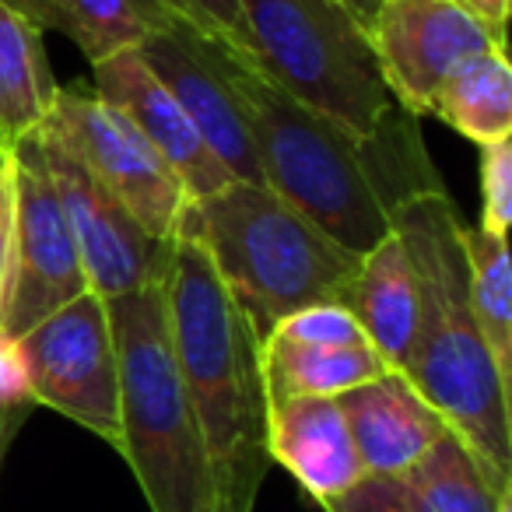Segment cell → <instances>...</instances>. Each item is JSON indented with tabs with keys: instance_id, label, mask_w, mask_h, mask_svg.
Returning <instances> with one entry per match:
<instances>
[{
	"instance_id": "obj_18",
	"label": "cell",
	"mask_w": 512,
	"mask_h": 512,
	"mask_svg": "<svg viewBox=\"0 0 512 512\" xmlns=\"http://www.w3.org/2000/svg\"><path fill=\"white\" fill-rule=\"evenodd\" d=\"M390 365L372 344L348 348H313L285 337L260 341V372H264L267 400L288 397H341L369 379L383 376Z\"/></svg>"
},
{
	"instance_id": "obj_29",
	"label": "cell",
	"mask_w": 512,
	"mask_h": 512,
	"mask_svg": "<svg viewBox=\"0 0 512 512\" xmlns=\"http://www.w3.org/2000/svg\"><path fill=\"white\" fill-rule=\"evenodd\" d=\"M467 4L474 15H481L491 29H502L505 32V18H509V0H460Z\"/></svg>"
},
{
	"instance_id": "obj_19",
	"label": "cell",
	"mask_w": 512,
	"mask_h": 512,
	"mask_svg": "<svg viewBox=\"0 0 512 512\" xmlns=\"http://www.w3.org/2000/svg\"><path fill=\"white\" fill-rule=\"evenodd\" d=\"M428 116L453 127L477 148L512 137V67L505 46L467 60L439 88Z\"/></svg>"
},
{
	"instance_id": "obj_4",
	"label": "cell",
	"mask_w": 512,
	"mask_h": 512,
	"mask_svg": "<svg viewBox=\"0 0 512 512\" xmlns=\"http://www.w3.org/2000/svg\"><path fill=\"white\" fill-rule=\"evenodd\" d=\"M176 235L211 256L260 341L295 309L344 302L362 260L260 183H228L204 200H186Z\"/></svg>"
},
{
	"instance_id": "obj_10",
	"label": "cell",
	"mask_w": 512,
	"mask_h": 512,
	"mask_svg": "<svg viewBox=\"0 0 512 512\" xmlns=\"http://www.w3.org/2000/svg\"><path fill=\"white\" fill-rule=\"evenodd\" d=\"M369 39L393 99L414 116H428L439 88L467 60L505 46L460 0H383L369 22Z\"/></svg>"
},
{
	"instance_id": "obj_5",
	"label": "cell",
	"mask_w": 512,
	"mask_h": 512,
	"mask_svg": "<svg viewBox=\"0 0 512 512\" xmlns=\"http://www.w3.org/2000/svg\"><path fill=\"white\" fill-rule=\"evenodd\" d=\"M120 365V453L151 512H218L204 435L186 400L162 281L106 299Z\"/></svg>"
},
{
	"instance_id": "obj_12",
	"label": "cell",
	"mask_w": 512,
	"mask_h": 512,
	"mask_svg": "<svg viewBox=\"0 0 512 512\" xmlns=\"http://www.w3.org/2000/svg\"><path fill=\"white\" fill-rule=\"evenodd\" d=\"M92 71H95V95L120 109L148 137L151 148L179 176L186 197L204 200L211 193L225 190L228 183H235L225 165L214 158V151L207 148L200 130L190 123V116L183 113V106L151 74V67L144 64L137 46L113 53L109 60L95 64Z\"/></svg>"
},
{
	"instance_id": "obj_27",
	"label": "cell",
	"mask_w": 512,
	"mask_h": 512,
	"mask_svg": "<svg viewBox=\"0 0 512 512\" xmlns=\"http://www.w3.org/2000/svg\"><path fill=\"white\" fill-rule=\"evenodd\" d=\"M36 404L32 397V379L29 362H25L22 341L11 337L8 330H0V425L22 407Z\"/></svg>"
},
{
	"instance_id": "obj_16",
	"label": "cell",
	"mask_w": 512,
	"mask_h": 512,
	"mask_svg": "<svg viewBox=\"0 0 512 512\" xmlns=\"http://www.w3.org/2000/svg\"><path fill=\"white\" fill-rule=\"evenodd\" d=\"M344 306L351 309L365 341L383 355V362L397 372L404 369L418 330V281L397 228L358 260L344 292Z\"/></svg>"
},
{
	"instance_id": "obj_13",
	"label": "cell",
	"mask_w": 512,
	"mask_h": 512,
	"mask_svg": "<svg viewBox=\"0 0 512 512\" xmlns=\"http://www.w3.org/2000/svg\"><path fill=\"white\" fill-rule=\"evenodd\" d=\"M137 50H141L144 64L151 67V74L183 106V113L200 130L214 158L228 169V176L235 183L264 186L242 106L228 88V81L214 71L211 60L186 36H169V32H151L137 43Z\"/></svg>"
},
{
	"instance_id": "obj_31",
	"label": "cell",
	"mask_w": 512,
	"mask_h": 512,
	"mask_svg": "<svg viewBox=\"0 0 512 512\" xmlns=\"http://www.w3.org/2000/svg\"><path fill=\"white\" fill-rule=\"evenodd\" d=\"M498 512H512V488L505 491L502 498H498Z\"/></svg>"
},
{
	"instance_id": "obj_22",
	"label": "cell",
	"mask_w": 512,
	"mask_h": 512,
	"mask_svg": "<svg viewBox=\"0 0 512 512\" xmlns=\"http://www.w3.org/2000/svg\"><path fill=\"white\" fill-rule=\"evenodd\" d=\"M8 4L22 11L36 29H53L74 39L92 67L137 46L151 32L134 0H8Z\"/></svg>"
},
{
	"instance_id": "obj_8",
	"label": "cell",
	"mask_w": 512,
	"mask_h": 512,
	"mask_svg": "<svg viewBox=\"0 0 512 512\" xmlns=\"http://www.w3.org/2000/svg\"><path fill=\"white\" fill-rule=\"evenodd\" d=\"M50 130L137 221L148 235L169 242L186 207V190L151 141L99 95L64 92L43 120Z\"/></svg>"
},
{
	"instance_id": "obj_23",
	"label": "cell",
	"mask_w": 512,
	"mask_h": 512,
	"mask_svg": "<svg viewBox=\"0 0 512 512\" xmlns=\"http://www.w3.org/2000/svg\"><path fill=\"white\" fill-rule=\"evenodd\" d=\"M162 29L169 36H190L200 43L225 46L242 57H253L246 18L239 0H155Z\"/></svg>"
},
{
	"instance_id": "obj_32",
	"label": "cell",
	"mask_w": 512,
	"mask_h": 512,
	"mask_svg": "<svg viewBox=\"0 0 512 512\" xmlns=\"http://www.w3.org/2000/svg\"><path fill=\"white\" fill-rule=\"evenodd\" d=\"M0 439H4V435H0Z\"/></svg>"
},
{
	"instance_id": "obj_30",
	"label": "cell",
	"mask_w": 512,
	"mask_h": 512,
	"mask_svg": "<svg viewBox=\"0 0 512 512\" xmlns=\"http://www.w3.org/2000/svg\"><path fill=\"white\" fill-rule=\"evenodd\" d=\"M341 4L351 11V15L358 18V22L365 25V29H369L372 15H376V8H379V4H383V0H341Z\"/></svg>"
},
{
	"instance_id": "obj_1",
	"label": "cell",
	"mask_w": 512,
	"mask_h": 512,
	"mask_svg": "<svg viewBox=\"0 0 512 512\" xmlns=\"http://www.w3.org/2000/svg\"><path fill=\"white\" fill-rule=\"evenodd\" d=\"M190 39V36H186ZM228 81L253 137L267 190L302 211L316 228L365 256L393 232V214L428 193H446L425 155L418 116L397 106L362 141L341 123L281 92L253 57L190 39Z\"/></svg>"
},
{
	"instance_id": "obj_11",
	"label": "cell",
	"mask_w": 512,
	"mask_h": 512,
	"mask_svg": "<svg viewBox=\"0 0 512 512\" xmlns=\"http://www.w3.org/2000/svg\"><path fill=\"white\" fill-rule=\"evenodd\" d=\"M36 141L43 148L53 190L71 225L88 288L99 299H116L134 288L165 278L169 267V242L155 239L141 228V221L50 134L39 127Z\"/></svg>"
},
{
	"instance_id": "obj_15",
	"label": "cell",
	"mask_w": 512,
	"mask_h": 512,
	"mask_svg": "<svg viewBox=\"0 0 512 512\" xmlns=\"http://www.w3.org/2000/svg\"><path fill=\"white\" fill-rule=\"evenodd\" d=\"M337 404L365 474H404L446 432L442 414L397 369L341 393Z\"/></svg>"
},
{
	"instance_id": "obj_26",
	"label": "cell",
	"mask_w": 512,
	"mask_h": 512,
	"mask_svg": "<svg viewBox=\"0 0 512 512\" xmlns=\"http://www.w3.org/2000/svg\"><path fill=\"white\" fill-rule=\"evenodd\" d=\"M327 512H425L397 474H365L355 488L323 502Z\"/></svg>"
},
{
	"instance_id": "obj_21",
	"label": "cell",
	"mask_w": 512,
	"mask_h": 512,
	"mask_svg": "<svg viewBox=\"0 0 512 512\" xmlns=\"http://www.w3.org/2000/svg\"><path fill=\"white\" fill-rule=\"evenodd\" d=\"M456 239L467 264V299L484 344L502 376L512 372V256L509 235L484 232L481 225L456 221Z\"/></svg>"
},
{
	"instance_id": "obj_25",
	"label": "cell",
	"mask_w": 512,
	"mask_h": 512,
	"mask_svg": "<svg viewBox=\"0 0 512 512\" xmlns=\"http://www.w3.org/2000/svg\"><path fill=\"white\" fill-rule=\"evenodd\" d=\"M481 228L509 235L512 225V137L481 148Z\"/></svg>"
},
{
	"instance_id": "obj_14",
	"label": "cell",
	"mask_w": 512,
	"mask_h": 512,
	"mask_svg": "<svg viewBox=\"0 0 512 512\" xmlns=\"http://www.w3.org/2000/svg\"><path fill=\"white\" fill-rule=\"evenodd\" d=\"M267 453L320 505L365 477L337 397L267 400Z\"/></svg>"
},
{
	"instance_id": "obj_17",
	"label": "cell",
	"mask_w": 512,
	"mask_h": 512,
	"mask_svg": "<svg viewBox=\"0 0 512 512\" xmlns=\"http://www.w3.org/2000/svg\"><path fill=\"white\" fill-rule=\"evenodd\" d=\"M57 92L46 64L43 29L0 0V148H15L36 134Z\"/></svg>"
},
{
	"instance_id": "obj_7",
	"label": "cell",
	"mask_w": 512,
	"mask_h": 512,
	"mask_svg": "<svg viewBox=\"0 0 512 512\" xmlns=\"http://www.w3.org/2000/svg\"><path fill=\"white\" fill-rule=\"evenodd\" d=\"M32 397L88 428L106 442H120V365L106 299L81 292L22 337Z\"/></svg>"
},
{
	"instance_id": "obj_3",
	"label": "cell",
	"mask_w": 512,
	"mask_h": 512,
	"mask_svg": "<svg viewBox=\"0 0 512 512\" xmlns=\"http://www.w3.org/2000/svg\"><path fill=\"white\" fill-rule=\"evenodd\" d=\"M456 207L428 193L393 214L418 281V330L404 376L484 463L498 484H512L509 379L484 344L467 299V264L456 239Z\"/></svg>"
},
{
	"instance_id": "obj_6",
	"label": "cell",
	"mask_w": 512,
	"mask_h": 512,
	"mask_svg": "<svg viewBox=\"0 0 512 512\" xmlns=\"http://www.w3.org/2000/svg\"><path fill=\"white\" fill-rule=\"evenodd\" d=\"M253 64L295 102L369 141L397 106L369 29L341 0H239Z\"/></svg>"
},
{
	"instance_id": "obj_2",
	"label": "cell",
	"mask_w": 512,
	"mask_h": 512,
	"mask_svg": "<svg viewBox=\"0 0 512 512\" xmlns=\"http://www.w3.org/2000/svg\"><path fill=\"white\" fill-rule=\"evenodd\" d=\"M169 337L186 400L204 435L218 512H253L271 467L260 334L186 235L169 242L162 278Z\"/></svg>"
},
{
	"instance_id": "obj_24",
	"label": "cell",
	"mask_w": 512,
	"mask_h": 512,
	"mask_svg": "<svg viewBox=\"0 0 512 512\" xmlns=\"http://www.w3.org/2000/svg\"><path fill=\"white\" fill-rule=\"evenodd\" d=\"M274 337H285L295 344H313V348H348V344H369L344 302H313V306L295 309L292 316L271 330ZM267 334V337H271Z\"/></svg>"
},
{
	"instance_id": "obj_20",
	"label": "cell",
	"mask_w": 512,
	"mask_h": 512,
	"mask_svg": "<svg viewBox=\"0 0 512 512\" xmlns=\"http://www.w3.org/2000/svg\"><path fill=\"white\" fill-rule=\"evenodd\" d=\"M397 477L411 488L425 512H498V498L512 488V484H498L484 470V463L470 453L453 428H446Z\"/></svg>"
},
{
	"instance_id": "obj_9",
	"label": "cell",
	"mask_w": 512,
	"mask_h": 512,
	"mask_svg": "<svg viewBox=\"0 0 512 512\" xmlns=\"http://www.w3.org/2000/svg\"><path fill=\"white\" fill-rule=\"evenodd\" d=\"M8 151L15 176V246L0 330L22 337L29 327L92 288L36 134Z\"/></svg>"
},
{
	"instance_id": "obj_28",
	"label": "cell",
	"mask_w": 512,
	"mask_h": 512,
	"mask_svg": "<svg viewBox=\"0 0 512 512\" xmlns=\"http://www.w3.org/2000/svg\"><path fill=\"white\" fill-rule=\"evenodd\" d=\"M11 246H15V176H11V151L0 148V309L11 281Z\"/></svg>"
}]
</instances>
